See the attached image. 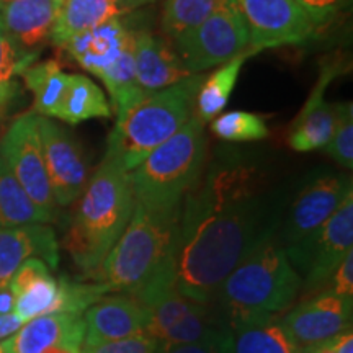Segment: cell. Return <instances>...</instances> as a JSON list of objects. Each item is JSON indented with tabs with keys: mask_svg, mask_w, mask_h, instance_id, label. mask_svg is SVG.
Here are the masks:
<instances>
[{
	"mask_svg": "<svg viewBox=\"0 0 353 353\" xmlns=\"http://www.w3.org/2000/svg\"><path fill=\"white\" fill-rule=\"evenodd\" d=\"M182 201L175 285L190 299L210 304L241 259L278 231V210L260 167L236 156L214 159Z\"/></svg>",
	"mask_w": 353,
	"mask_h": 353,
	"instance_id": "6da1fadb",
	"label": "cell"
},
{
	"mask_svg": "<svg viewBox=\"0 0 353 353\" xmlns=\"http://www.w3.org/2000/svg\"><path fill=\"white\" fill-rule=\"evenodd\" d=\"M301 276L291 265L278 231H273L229 272L210 306L232 329L245 319L288 311L301 293Z\"/></svg>",
	"mask_w": 353,
	"mask_h": 353,
	"instance_id": "7a4b0ae2",
	"label": "cell"
},
{
	"mask_svg": "<svg viewBox=\"0 0 353 353\" xmlns=\"http://www.w3.org/2000/svg\"><path fill=\"white\" fill-rule=\"evenodd\" d=\"M182 206V205H180ZM180 206L149 210L134 201L131 219L99 267L85 278L110 293L138 294L165 275L175 276Z\"/></svg>",
	"mask_w": 353,
	"mask_h": 353,
	"instance_id": "3957f363",
	"label": "cell"
},
{
	"mask_svg": "<svg viewBox=\"0 0 353 353\" xmlns=\"http://www.w3.org/2000/svg\"><path fill=\"white\" fill-rule=\"evenodd\" d=\"M77 201L64 247L74 263L90 273L103 262L130 223L134 210L130 175L105 157Z\"/></svg>",
	"mask_w": 353,
	"mask_h": 353,
	"instance_id": "277c9868",
	"label": "cell"
},
{
	"mask_svg": "<svg viewBox=\"0 0 353 353\" xmlns=\"http://www.w3.org/2000/svg\"><path fill=\"white\" fill-rule=\"evenodd\" d=\"M203 77L190 76L152 92L117 118L105 157L123 170L136 169L154 149L164 144L195 114V100Z\"/></svg>",
	"mask_w": 353,
	"mask_h": 353,
	"instance_id": "5b68a950",
	"label": "cell"
},
{
	"mask_svg": "<svg viewBox=\"0 0 353 353\" xmlns=\"http://www.w3.org/2000/svg\"><path fill=\"white\" fill-rule=\"evenodd\" d=\"M208 159L203 121L193 114L172 138L128 172L134 201L149 210H172L200 179Z\"/></svg>",
	"mask_w": 353,
	"mask_h": 353,
	"instance_id": "8992f818",
	"label": "cell"
},
{
	"mask_svg": "<svg viewBox=\"0 0 353 353\" xmlns=\"http://www.w3.org/2000/svg\"><path fill=\"white\" fill-rule=\"evenodd\" d=\"M174 41L188 72L198 74L249 52L250 39L237 2L226 0L213 15Z\"/></svg>",
	"mask_w": 353,
	"mask_h": 353,
	"instance_id": "52a82bcc",
	"label": "cell"
},
{
	"mask_svg": "<svg viewBox=\"0 0 353 353\" xmlns=\"http://www.w3.org/2000/svg\"><path fill=\"white\" fill-rule=\"evenodd\" d=\"M353 245V192H348L339 208L303 245L286 250L290 262L303 273L301 294L311 296L324 290L342 259Z\"/></svg>",
	"mask_w": 353,
	"mask_h": 353,
	"instance_id": "ba28073f",
	"label": "cell"
},
{
	"mask_svg": "<svg viewBox=\"0 0 353 353\" xmlns=\"http://www.w3.org/2000/svg\"><path fill=\"white\" fill-rule=\"evenodd\" d=\"M0 154L26 195L48 218L54 221L57 205L44 165L37 113H25L12 123L0 144Z\"/></svg>",
	"mask_w": 353,
	"mask_h": 353,
	"instance_id": "9c48e42d",
	"label": "cell"
},
{
	"mask_svg": "<svg viewBox=\"0 0 353 353\" xmlns=\"http://www.w3.org/2000/svg\"><path fill=\"white\" fill-rule=\"evenodd\" d=\"M348 192L352 180L345 174H317L294 198L281 228L280 241L285 250H293L311 239L339 208Z\"/></svg>",
	"mask_w": 353,
	"mask_h": 353,
	"instance_id": "30bf717a",
	"label": "cell"
},
{
	"mask_svg": "<svg viewBox=\"0 0 353 353\" xmlns=\"http://www.w3.org/2000/svg\"><path fill=\"white\" fill-rule=\"evenodd\" d=\"M247 28L249 52L307 41L317 28L294 0H236Z\"/></svg>",
	"mask_w": 353,
	"mask_h": 353,
	"instance_id": "8fae6325",
	"label": "cell"
},
{
	"mask_svg": "<svg viewBox=\"0 0 353 353\" xmlns=\"http://www.w3.org/2000/svg\"><path fill=\"white\" fill-rule=\"evenodd\" d=\"M38 132L56 205H72L88 180V162L82 145L65 128L41 114H38Z\"/></svg>",
	"mask_w": 353,
	"mask_h": 353,
	"instance_id": "7c38bea8",
	"label": "cell"
},
{
	"mask_svg": "<svg viewBox=\"0 0 353 353\" xmlns=\"http://www.w3.org/2000/svg\"><path fill=\"white\" fill-rule=\"evenodd\" d=\"M353 298H343L329 290H321L281 317V324L288 330L296 345L301 348L332 341L352 329Z\"/></svg>",
	"mask_w": 353,
	"mask_h": 353,
	"instance_id": "4fadbf2b",
	"label": "cell"
},
{
	"mask_svg": "<svg viewBox=\"0 0 353 353\" xmlns=\"http://www.w3.org/2000/svg\"><path fill=\"white\" fill-rule=\"evenodd\" d=\"M85 337L82 347L120 341L145 334L148 312L138 298L128 293H110L83 312Z\"/></svg>",
	"mask_w": 353,
	"mask_h": 353,
	"instance_id": "5bb4252c",
	"label": "cell"
},
{
	"mask_svg": "<svg viewBox=\"0 0 353 353\" xmlns=\"http://www.w3.org/2000/svg\"><path fill=\"white\" fill-rule=\"evenodd\" d=\"M83 337V316L52 312L25 322L15 334L0 341V348L3 353H44L51 347H64L81 353Z\"/></svg>",
	"mask_w": 353,
	"mask_h": 353,
	"instance_id": "9a60e30c",
	"label": "cell"
},
{
	"mask_svg": "<svg viewBox=\"0 0 353 353\" xmlns=\"http://www.w3.org/2000/svg\"><path fill=\"white\" fill-rule=\"evenodd\" d=\"M337 63L325 64L321 70L319 81L301 112L291 123L288 144L298 152L324 149L332 138L337 123V105L325 101V88L337 76Z\"/></svg>",
	"mask_w": 353,
	"mask_h": 353,
	"instance_id": "2e32d148",
	"label": "cell"
},
{
	"mask_svg": "<svg viewBox=\"0 0 353 353\" xmlns=\"http://www.w3.org/2000/svg\"><path fill=\"white\" fill-rule=\"evenodd\" d=\"M134 69L136 81L148 94L195 76L188 72L169 39L149 32H134Z\"/></svg>",
	"mask_w": 353,
	"mask_h": 353,
	"instance_id": "e0dca14e",
	"label": "cell"
},
{
	"mask_svg": "<svg viewBox=\"0 0 353 353\" xmlns=\"http://www.w3.org/2000/svg\"><path fill=\"white\" fill-rule=\"evenodd\" d=\"M28 259H41L51 268H57L59 244L52 228L34 223L0 229V285H7Z\"/></svg>",
	"mask_w": 353,
	"mask_h": 353,
	"instance_id": "ac0fdd59",
	"label": "cell"
},
{
	"mask_svg": "<svg viewBox=\"0 0 353 353\" xmlns=\"http://www.w3.org/2000/svg\"><path fill=\"white\" fill-rule=\"evenodd\" d=\"M131 33V30H128L126 25L114 17L88 32L70 38L63 48L81 68L100 77L125 50Z\"/></svg>",
	"mask_w": 353,
	"mask_h": 353,
	"instance_id": "d6986e66",
	"label": "cell"
},
{
	"mask_svg": "<svg viewBox=\"0 0 353 353\" xmlns=\"http://www.w3.org/2000/svg\"><path fill=\"white\" fill-rule=\"evenodd\" d=\"M63 0H12L0 6V26L25 50L51 37Z\"/></svg>",
	"mask_w": 353,
	"mask_h": 353,
	"instance_id": "ffe728a7",
	"label": "cell"
},
{
	"mask_svg": "<svg viewBox=\"0 0 353 353\" xmlns=\"http://www.w3.org/2000/svg\"><path fill=\"white\" fill-rule=\"evenodd\" d=\"M231 353H299L280 316H260L237 322L231 329Z\"/></svg>",
	"mask_w": 353,
	"mask_h": 353,
	"instance_id": "44dd1931",
	"label": "cell"
},
{
	"mask_svg": "<svg viewBox=\"0 0 353 353\" xmlns=\"http://www.w3.org/2000/svg\"><path fill=\"white\" fill-rule=\"evenodd\" d=\"M118 17L112 0H63L51 30V41L63 48L70 38Z\"/></svg>",
	"mask_w": 353,
	"mask_h": 353,
	"instance_id": "7402d4cb",
	"label": "cell"
},
{
	"mask_svg": "<svg viewBox=\"0 0 353 353\" xmlns=\"http://www.w3.org/2000/svg\"><path fill=\"white\" fill-rule=\"evenodd\" d=\"M113 110L108 99L97 83L85 76H69L57 118L69 125L94 120V118H112Z\"/></svg>",
	"mask_w": 353,
	"mask_h": 353,
	"instance_id": "603a6c76",
	"label": "cell"
},
{
	"mask_svg": "<svg viewBox=\"0 0 353 353\" xmlns=\"http://www.w3.org/2000/svg\"><path fill=\"white\" fill-rule=\"evenodd\" d=\"M105 83L107 90L112 97V103L117 118L125 114L128 110H131L134 105H138L144 97H148V92H144L136 81V69H134V32L131 33L130 41L126 43L125 50L118 56V59L105 70L99 77Z\"/></svg>",
	"mask_w": 353,
	"mask_h": 353,
	"instance_id": "cb8c5ba5",
	"label": "cell"
},
{
	"mask_svg": "<svg viewBox=\"0 0 353 353\" xmlns=\"http://www.w3.org/2000/svg\"><path fill=\"white\" fill-rule=\"evenodd\" d=\"M34 223H51V219L26 195L0 154V229Z\"/></svg>",
	"mask_w": 353,
	"mask_h": 353,
	"instance_id": "d4e9b609",
	"label": "cell"
},
{
	"mask_svg": "<svg viewBox=\"0 0 353 353\" xmlns=\"http://www.w3.org/2000/svg\"><path fill=\"white\" fill-rule=\"evenodd\" d=\"M69 76L56 61H44L41 64L30 65L23 72L26 87L34 95V110L38 114L48 118H57L65 88L69 83Z\"/></svg>",
	"mask_w": 353,
	"mask_h": 353,
	"instance_id": "484cf974",
	"label": "cell"
},
{
	"mask_svg": "<svg viewBox=\"0 0 353 353\" xmlns=\"http://www.w3.org/2000/svg\"><path fill=\"white\" fill-rule=\"evenodd\" d=\"M249 56L252 54L245 52V54L234 57L232 61L221 65L208 79H203L195 100V117L198 120L203 123L211 121L223 112L236 87L242 65Z\"/></svg>",
	"mask_w": 353,
	"mask_h": 353,
	"instance_id": "4316f807",
	"label": "cell"
},
{
	"mask_svg": "<svg viewBox=\"0 0 353 353\" xmlns=\"http://www.w3.org/2000/svg\"><path fill=\"white\" fill-rule=\"evenodd\" d=\"M224 2L226 0H165L162 30L175 39L213 15Z\"/></svg>",
	"mask_w": 353,
	"mask_h": 353,
	"instance_id": "83f0119b",
	"label": "cell"
},
{
	"mask_svg": "<svg viewBox=\"0 0 353 353\" xmlns=\"http://www.w3.org/2000/svg\"><path fill=\"white\" fill-rule=\"evenodd\" d=\"M211 131L219 139L231 141V143L260 141L270 134L263 118L242 110L218 114L211 120Z\"/></svg>",
	"mask_w": 353,
	"mask_h": 353,
	"instance_id": "f1b7e54d",
	"label": "cell"
},
{
	"mask_svg": "<svg viewBox=\"0 0 353 353\" xmlns=\"http://www.w3.org/2000/svg\"><path fill=\"white\" fill-rule=\"evenodd\" d=\"M105 294H110V291L99 281H74L68 276H61L57 280V298L52 312L83 316V312Z\"/></svg>",
	"mask_w": 353,
	"mask_h": 353,
	"instance_id": "f546056e",
	"label": "cell"
},
{
	"mask_svg": "<svg viewBox=\"0 0 353 353\" xmlns=\"http://www.w3.org/2000/svg\"><path fill=\"white\" fill-rule=\"evenodd\" d=\"M57 298V280L51 273L39 276L15 296L13 314L28 322L43 314H51Z\"/></svg>",
	"mask_w": 353,
	"mask_h": 353,
	"instance_id": "4dcf8cb0",
	"label": "cell"
},
{
	"mask_svg": "<svg viewBox=\"0 0 353 353\" xmlns=\"http://www.w3.org/2000/svg\"><path fill=\"white\" fill-rule=\"evenodd\" d=\"M38 52H30L0 26V92L15 95L17 83L13 77L23 74L37 59Z\"/></svg>",
	"mask_w": 353,
	"mask_h": 353,
	"instance_id": "1f68e13d",
	"label": "cell"
},
{
	"mask_svg": "<svg viewBox=\"0 0 353 353\" xmlns=\"http://www.w3.org/2000/svg\"><path fill=\"white\" fill-rule=\"evenodd\" d=\"M325 151L343 169H353V105H337V123Z\"/></svg>",
	"mask_w": 353,
	"mask_h": 353,
	"instance_id": "d6a6232c",
	"label": "cell"
},
{
	"mask_svg": "<svg viewBox=\"0 0 353 353\" xmlns=\"http://www.w3.org/2000/svg\"><path fill=\"white\" fill-rule=\"evenodd\" d=\"M159 345L157 339L149 334H138L132 337L99 343V345L82 347L81 353H154Z\"/></svg>",
	"mask_w": 353,
	"mask_h": 353,
	"instance_id": "836d02e7",
	"label": "cell"
},
{
	"mask_svg": "<svg viewBox=\"0 0 353 353\" xmlns=\"http://www.w3.org/2000/svg\"><path fill=\"white\" fill-rule=\"evenodd\" d=\"M50 272V267L48 263L41 259H28L25 260L23 263L17 268V272L13 273V276L8 281V286H10L13 298L19 296V294L23 291L26 286L32 285L34 280H38L39 276L48 275Z\"/></svg>",
	"mask_w": 353,
	"mask_h": 353,
	"instance_id": "e575fe53",
	"label": "cell"
},
{
	"mask_svg": "<svg viewBox=\"0 0 353 353\" xmlns=\"http://www.w3.org/2000/svg\"><path fill=\"white\" fill-rule=\"evenodd\" d=\"M294 2L306 12L312 25L319 30L337 15L347 0H294Z\"/></svg>",
	"mask_w": 353,
	"mask_h": 353,
	"instance_id": "d590c367",
	"label": "cell"
},
{
	"mask_svg": "<svg viewBox=\"0 0 353 353\" xmlns=\"http://www.w3.org/2000/svg\"><path fill=\"white\" fill-rule=\"evenodd\" d=\"M231 342L232 335L226 339V341L216 342H159V345L154 353H231Z\"/></svg>",
	"mask_w": 353,
	"mask_h": 353,
	"instance_id": "8d00e7d4",
	"label": "cell"
},
{
	"mask_svg": "<svg viewBox=\"0 0 353 353\" xmlns=\"http://www.w3.org/2000/svg\"><path fill=\"white\" fill-rule=\"evenodd\" d=\"M324 290L332 291L334 294L343 298H353V250H350L339 267L335 268L334 275L330 276L329 283Z\"/></svg>",
	"mask_w": 353,
	"mask_h": 353,
	"instance_id": "74e56055",
	"label": "cell"
},
{
	"mask_svg": "<svg viewBox=\"0 0 353 353\" xmlns=\"http://www.w3.org/2000/svg\"><path fill=\"white\" fill-rule=\"evenodd\" d=\"M21 325H23V322H21L19 316L13 314V312L0 316V341L10 337V335L15 334Z\"/></svg>",
	"mask_w": 353,
	"mask_h": 353,
	"instance_id": "f35d334b",
	"label": "cell"
},
{
	"mask_svg": "<svg viewBox=\"0 0 353 353\" xmlns=\"http://www.w3.org/2000/svg\"><path fill=\"white\" fill-rule=\"evenodd\" d=\"M13 304H15V298H13L10 286L8 283L0 285V316L13 312Z\"/></svg>",
	"mask_w": 353,
	"mask_h": 353,
	"instance_id": "ab89813d",
	"label": "cell"
},
{
	"mask_svg": "<svg viewBox=\"0 0 353 353\" xmlns=\"http://www.w3.org/2000/svg\"><path fill=\"white\" fill-rule=\"evenodd\" d=\"M334 348H335V353H353L352 329L345 330V332L337 335V337L334 339Z\"/></svg>",
	"mask_w": 353,
	"mask_h": 353,
	"instance_id": "60d3db41",
	"label": "cell"
},
{
	"mask_svg": "<svg viewBox=\"0 0 353 353\" xmlns=\"http://www.w3.org/2000/svg\"><path fill=\"white\" fill-rule=\"evenodd\" d=\"M299 353H335L334 339H332V341L321 342V343H316V345L301 348V352H299Z\"/></svg>",
	"mask_w": 353,
	"mask_h": 353,
	"instance_id": "b9f144b4",
	"label": "cell"
},
{
	"mask_svg": "<svg viewBox=\"0 0 353 353\" xmlns=\"http://www.w3.org/2000/svg\"><path fill=\"white\" fill-rule=\"evenodd\" d=\"M12 97H13V94H8V92H0V113H2L3 107H6Z\"/></svg>",
	"mask_w": 353,
	"mask_h": 353,
	"instance_id": "7bdbcfd3",
	"label": "cell"
},
{
	"mask_svg": "<svg viewBox=\"0 0 353 353\" xmlns=\"http://www.w3.org/2000/svg\"><path fill=\"white\" fill-rule=\"evenodd\" d=\"M44 353H76V352L69 350V348H64V347H51L50 350H46Z\"/></svg>",
	"mask_w": 353,
	"mask_h": 353,
	"instance_id": "ee69618b",
	"label": "cell"
},
{
	"mask_svg": "<svg viewBox=\"0 0 353 353\" xmlns=\"http://www.w3.org/2000/svg\"><path fill=\"white\" fill-rule=\"evenodd\" d=\"M7 2H12V0H0V6H2V3H7Z\"/></svg>",
	"mask_w": 353,
	"mask_h": 353,
	"instance_id": "f6af8a7d",
	"label": "cell"
},
{
	"mask_svg": "<svg viewBox=\"0 0 353 353\" xmlns=\"http://www.w3.org/2000/svg\"><path fill=\"white\" fill-rule=\"evenodd\" d=\"M112 2H113V3H117V2H120V0H112Z\"/></svg>",
	"mask_w": 353,
	"mask_h": 353,
	"instance_id": "bcb514c9",
	"label": "cell"
}]
</instances>
